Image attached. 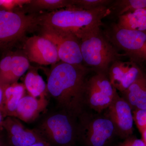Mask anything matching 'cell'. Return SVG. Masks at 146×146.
<instances>
[{
  "instance_id": "cell-19",
  "label": "cell",
  "mask_w": 146,
  "mask_h": 146,
  "mask_svg": "<svg viewBox=\"0 0 146 146\" xmlns=\"http://www.w3.org/2000/svg\"><path fill=\"white\" fill-rule=\"evenodd\" d=\"M29 62L24 53L13 52L11 69L7 85L18 82V79L30 68Z\"/></svg>"
},
{
  "instance_id": "cell-14",
  "label": "cell",
  "mask_w": 146,
  "mask_h": 146,
  "mask_svg": "<svg viewBox=\"0 0 146 146\" xmlns=\"http://www.w3.org/2000/svg\"><path fill=\"white\" fill-rule=\"evenodd\" d=\"M121 94L132 111L146 109V72L143 71L136 81Z\"/></svg>"
},
{
  "instance_id": "cell-22",
  "label": "cell",
  "mask_w": 146,
  "mask_h": 146,
  "mask_svg": "<svg viewBox=\"0 0 146 146\" xmlns=\"http://www.w3.org/2000/svg\"><path fill=\"white\" fill-rule=\"evenodd\" d=\"M13 52L6 53L5 56L0 61V84L6 86L11 69V60Z\"/></svg>"
},
{
  "instance_id": "cell-2",
  "label": "cell",
  "mask_w": 146,
  "mask_h": 146,
  "mask_svg": "<svg viewBox=\"0 0 146 146\" xmlns=\"http://www.w3.org/2000/svg\"><path fill=\"white\" fill-rule=\"evenodd\" d=\"M111 11L108 7L86 10L70 7L40 14L39 25L42 29L71 33L80 40L100 29L103 19Z\"/></svg>"
},
{
  "instance_id": "cell-30",
  "label": "cell",
  "mask_w": 146,
  "mask_h": 146,
  "mask_svg": "<svg viewBox=\"0 0 146 146\" xmlns=\"http://www.w3.org/2000/svg\"><path fill=\"white\" fill-rule=\"evenodd\" d=\"M0 146H4V145L1 136H0Z\"/></svg>"
},
{
  "instance_id": "cell-10",
  "label": "cell",
  "mask_w": 146,
  "mask_h": 146,
  "mask_svg": "<svg viewBox=\"0 0 146 146\" xmlns=\"http://www.w3.org/2000/svg\"><path fill=\"white\" fill-rule=\"evenodd\" d=\"M107 109L106 116L113 123L116 134L125 139L132 136L133 111L127 102L117 93Z\"/></svg>"
},
{
  "instance_id": "cell-6",
  "label": "cell",
  "mask_w": 146,
  "mask_h": 146,
  "mask_svg": "<svg viewBox=\"0 0 146 146\" xmlns=\"http://www.w3.org/2000/svg\"><path fill=\"white\" fill-rule=\"evenodd\" d=\"M76 117L61 110L44 120L40 131L49 141L60 146H72L79 134Z\"/></svg>"
},
{
  "instance_id": "cell-1",
  "label": "cell",
  "mask_w": 146,
  "mask_h": 146,
  "mask_svg": "<svg viewBox=\"0 0 146 146\" xmlns=\"http://www.w3.org/2000/svg\"><path fill=\"white\" fill-rule=\"evenodd\" d=\"M90 69L83 64L60 61L55 64L47 79V92L62 111L76 117L84 113L86 76Z\"/></svg>"
},
{
  "instance_id": "cell-21",
  "label": "cell",
  "mask_w": 146,
  "mask_h": 146,
  "mask_svg": "<svg viewBox=\"0 0 146 146\" xmlns=\"http://www.w3.org/2000/svg\"><path fill=\"white\" fill-rule=\"evenodd\" d=\"M113 2L111 0H72V7L86 10L108 7Z\"/></svg>"
},
{
  "instance_id": "cell-27",
  "label": "cell",
  "mask_w": 146,
  "mask_h": 146,
  "mask_svg": "<svg viewBox=\"0 0 146 146\" xmlns=\"http://www.w3.org/2000/svg\"><path fill=\"white\" fill-rule=\"evenodd\" d=\"M28 146H51L50 143L46 139L42 141H38Z\"/></svg>"
},
{
  "instance_id": "cell-29",
  "label": "cell",
  "mask_w": 146,
  "mask_h": 146,
  "mask_svg": "<svg viewBox=\"0 0 146 146\" xmlns=\"http://www.w3.org/2000/svg\"><path fill=\"white\" fill-rule=\"evenodd\" d=\"M141 134L142 135V139L144 141L146 145V129L144 130L142 133H141Z\"/></svg>"
},
{
  "instance_id": "cell-26",
  "label": "cell",
  "mask_w": 146,
  "mask_h": 146,
  "mask_svg": "<svg viewBox=\"0 0 146 146\" xmlns=\"http://www.w3.org/2000/svg\"><path fill=\"white\" fill-rule=\"evenodd\" d=\"M6 86L0 84V111L5 117L4 104V91Z\"/></svg>"
},
{
  "instance_id": "cell-25",
  "label": "cell",
  "mask_w": 146,
  "mask_h": 146,
  "mask_svg": "<svg viewBox=\"0 0 146 146\" xmlns=\"http://www.w3.org/2000/svg\"><path fill=\"white\" fill-rule=\"evenodd\" d=\"M118 146H146L142 139H138L131 136L125 138V141Z\"/></svg>"
},
{
  "instance_id": "cell-17",
  "label": "cell",
  "mask_w": 146,
  "mask_h": 146,
  "mask_svg": "<svg viewBox=\"0 0 146 146\" xmlns=\"http://www.w3.org/2000/svg\"><path fill=\"white\" fill-rule=\"evenodd\" d=\"M72 6V0H31L23 10L27 13L36 14L39 11H54Z\"/></svg>"
},
{
  "instance_id": "cell-16",
  "label": "cell",
  "mask_w": 146,
  "mask_h": 146,
  "mask_svg": "<svg viewBox=\"0 0 146 146\" xmlns=\"http://www.w3.org/2000/svg\"><path fill=\"white\" fill-rule=\"evenodd\" d=\"M117 25L131 30L146 32V8L141 9L118 16Z\"/></svg>"
},
{
  "instance_id": "cell-23",
  "label": "cell",
  "mask_w": 146,
  "mask_h": 146,
  "mask_svg": "<svg viewBox=\"0 0 146 146\" xmlns=\"http://www.w3.org/2000/svg\"><path fill=\"white\" fill-rule=\"evenodd\" d=\"M133 120L140 133L146 129V109L133 111Z\"/></svg>"
},
{
  "instance_id": "cell-9",
  "label": "cell",
  "mask_w": 146,
  "mask_h": 146,
  "mask_svg": "<svg viewBox=\"0 0 146 146\" xmlns=\"http://www.w3.org/2000/svg\"><path fill=\"white\" fill-rule=\"evenodd\" d=\"M23 49L24 54L30 62L49 65L60 61L56 45L42 35H34L27 39Z\"/></svg>"
},
{
  "instance_id": "cell-3",
  "label": "cell",
  "mask_w": 146,
  "mask_h": 146,
  "mask_svg": "<svg viewBox=\"0 0 146 146\" xmlns=\"http://www.w3.org/2000/svg\"><path fill=\"white\" fill-rule=\"evenodd\" d=\"M83 62L96 73L108 74L112 63L121 60V54L101 31L100 29L80 39Z\"/></svg>"
},
{
  "instance_id": "cell-20",
  "label": "cell",
  "mask_w": 146,
  "mask_h": 146,
  "mask_svg": "<svg viewBox=\"0 0 146 146\" xmlns=\"http://www.w3.org/2000/svg\"><path fill=\"white\" fill-rule=\"evenodd\" d=\"M113 3L110 8L115 11L118 16L137 9L146 8V0H117Z\"/></svg>"
},
{
  "instance_id": "cell-28",
  "label": "cell",
  "mask_w": 146,
  "mask_h": 146,
  "mask_svg": "<svg viewBox=\"0 0 146 146\" xmlns=\"http://www.w3.org/2000/svg\"><path fill=\"white\" fill-rule=\"evenodd\" d=\"M3 115V113L0 111V132L4 129L3 127V122L4 120Z\"/></svg>"
},
{
  "instance_id": "cell-11",
  "label": "cell",
  "mask_w": 146,
  "mask_h": 146,
  "mask_svg": "<svg viewBox=\"0 0 146 146\" xmlns=\"http://www.w3.org/2000/svg\"><path fill=\"white\" fill-rule=\"evenodd\" d=\"M143 71L137 63L120 60L111 64L108 75L112 86L122 94L136 81Z\"/></svg>"
},
{
  "instance_id": "cell-15",
  "label": "cell",
  "mask_w": 146,
  "mask_h": 146,
  "mask_svg": "<svg viewBox=\"0 0 146 146\" xmlns=\"http://www.w3.org/2000/svg\"><path fill=\"white\" fill-rule=\"evenodd\" d=\"M26 88L23 84L15 82L6 86L4 91L5 117H15L19 102L25 96Z\"/></svg>"
},
{
  "instance_id": "cell-24",
  "label": "cell",
  "mask_w": 146,
  "mask_h": 146,
  "mask_svg": "<svg viewBox=\"0 0 146 146\" xmlns=\"http://www.w3.org/2000/svg\"><path fill=\"white\" fill-rule=\"evenodd\" d=\"M22 0H0V11H13L21 7Z\"/></svg>"
},
{
  "instance_id": "cell-4",
  "label": "cell",
  "mask_w": 146,
  "mask_h": 146,
  "mask_svg": "<svg viewBox=\"0 0 146 146\" xmlns=\"http://www.w3.org/2000/svg\"><path fill=\"white\" fill-rule=\"evenodd\" d=\"M38 26L39 14H27L20 9L0 11V52L11 51Z\"/></svg>"
},
{
  "instance_id": "cell-7",
  "label": "cell",
  "mask_w": 146,
  "mask_h": 146,
  "mask_svg": "<svg viewBox=\"0 0 146 146\" xmlns=\"http://www.w3.org/2000/svg\"><path fill=\"white\" fill-rule=\"evenodd\" d=\"M79 134L88 146H105L115 134V127L106 115L84 114L79 117Z\"/></svg>"
},
{
  "instance_id": "cell-8",
  "label": "cell",
  "mask_w": 146,
  "mask_h": 146,
  "mask_svg": "<svg viewBox=\"0 0 146 146\" xmlns=\"http://www.w3.org/2000/svg\"><path fill=\"white\" fill-rule=\"evenodd\" d=\"M42 36L56 46L60 60L73 65L83 64L80 40L71 33L42 29Z\"/></svg>"
},
{
  "instance_id": "cell-18",
  "label": "cell",
  "mask_w": 146,
  "mask_h": 146,
  "mask_svg": "<svg viewBox=\"0 0 146 146\" xmlns=\"http://www.w3.org/2000/svg\"><path fill=\"white\" fill-rule=\"evenodd\" d=\"M24 80L26 90L29 95L35 98H46L47 84L38 74L36 68H30Z\"/></svg>"
},
{
  "instance_id": "cell-5",
  "label": "cell",
  "mask_w": 146,
  "mask_h": 146,
  "mask_svg": "<svg viewBox=\"0 0 146 146\" xmlns=\"http://www.w3.org/2000/svg\"><path fill=\"white\" fill-rule=\"evenodd\" d=\"M106 36L114 46L123 51L130 61L139 65L146 63V32L128 29L115 24Z\"/></svg>"
},
{
  "instance_id": "cell-13",
  "label": "cell",
  "mask_w": 146,
  "mask_h": 146,
  "mask_svg": "<svg viewBox=\"0 0 146 146\" xmlns=\"http://www.w3.org/2000/svg\"><path fill=\"white\" fill-rule=\"evenodd\" d=\"M48 104L46 98H35L25 95L17 107L15 117L26 123L31 122L38 117Z\"/></svg>"
},
{
  "instance_id": "cell-12",
  "label": "cell",
  "mask_w": 146,
  "mask_h": 146,
  "mask_svg": "<svg viewBox=\"0 0 146 146\" xmlns=\"http://www.w3.org/2000/svg\"><path fill=\"white\" fill-rule=\"evenodd\" d=\"M3 127L12 146H28L46 139L39 131L27 128L14 117H7L4 120Z\"/></svg>"
}]
</instances>
